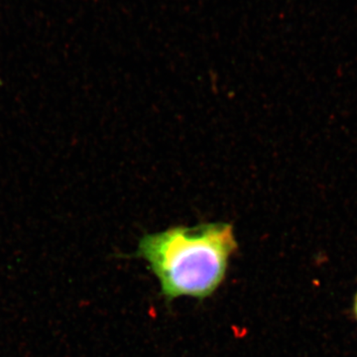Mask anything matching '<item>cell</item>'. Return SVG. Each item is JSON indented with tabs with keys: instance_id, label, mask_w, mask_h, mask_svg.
Masks as SVG:
<instances>
[{
	"instance_id": "1",
	"label": "cell",
	"mask_w": 357,
	"mask_h": 357,
	"mask_svg": "<svg viewBox=\"0 0 357 357\" xmlns=\"http://www.w3.org/2000/svg\"><path fill=\"white\" fill-rule=\"evenodd\" d=\"M237 248L230 223L210 222L146 234L135 256L146 261L167 303L180 297L203 301L225 282Z\"/></svg>"
},
{
	"instance_id": "2",
	"label": "cell",
	"mask_w": 357,
	"mask_h": 357,
	"mask_svg": "<svg viewBox=\"0 0 357 357\" xmlns=\"http://www.w3.org/2000/svg\"><path fill=\"white\" fill-rule=\"evenodd\" d=\"M354 312H356V316L357 318V293L356 295V299H354Z\"/></svg>"
}]
</instances>
